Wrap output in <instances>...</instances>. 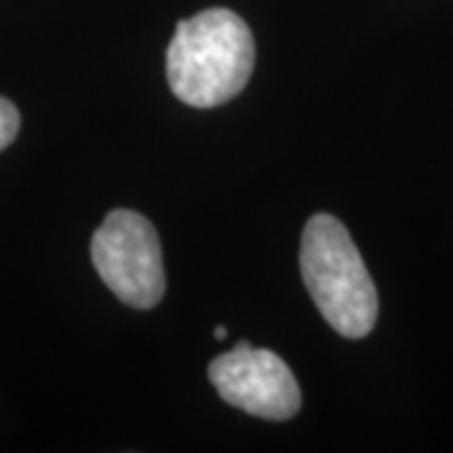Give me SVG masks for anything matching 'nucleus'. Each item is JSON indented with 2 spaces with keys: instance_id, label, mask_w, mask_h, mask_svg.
<instances>
[{
  "instance_id": "f257e3e1",
  "label": "nucleus",
  "mask_w": 453,
  "mask_h": 453,
  "mask_svg": "<svg viewBox=\"0 0 453 453\" xmlns=\"http://www.w3.org/2000/svg\"><path fill=\"white\" fill-rule=\"evenodd\" d=\"M255 68V38L242 18L210 8L177 26L166 49L172 94L195 109H214L242 91Z\"/></svg>"
},
{
  "instance_id": "f03ea898",
  "label": "nucleus",
  "mask_w": 453,
  "mask_h": 453,
  "mask_svg": "<svg viewBox=\"0 0 453 453\" xmlns=\"http://www.w3.org/2000/svg\"><path fill=\"white\" fill-rule=\"evenodd\" d=\"M300 267L323 318L342 338H365L378 318V292L348 229L330 214L310 217Z\"/></svg>"
},
{
  "instance_id": "7ed1b4c3",
  "label": "nucleus",
  "mask_w": 453,
  "mask_h": 453,
  "mask_svg": "<svg viewBox=\"0 0 453 453\" xmlns=\"http://www.w3.org/2000/svg\"><path fill=\"white\" fill-rule=\"evenodd\" d=\"M94 267L129 308L149 310L164 297L162 244L154 225L131 210L111 211L91 240Z\"/></svg>"
},
{
  "instance_id": "20e7f679",
  "label": "nucleus",
  "mask_w": 453,
  "mask_h": 453,
  "mask_svg": "<svg viewBox=\"0 0 453 453\" xmlns=\"http://www.w3.org/2000/svg\"><path fill=\"white\" fill-rule=\"evenodd\" d=\"M210 380L226 403L265 421H288L303 405L300 383L288 363L247 340L211 360Z\"/></svg>"
},
{
  "instance_id": "39448f33",
  "label": "nucleus",
  "mask_w": 453,
  "mask_h": 453,
  "mask_svg": "<svg viewBox=\"0 0 453 453\" xmlns=\"http://www.w3.org/2000/svg\"><path fill=\"white\" fill-rule=\"evenodd\" d=\"M18 129H20V113L8 98H0V151L16 139Z\"/></svg>"
},
{
  "instance_id": "423d86ee",
  "label": "nucleus",
  "mask_w": 453,
  "mask_h": 453,
  "mask_svg": "<svg viewBox=\"0 0 453 453\" xmlns=\"http://www.w3.org/2000/svg\"><path fill=\"white\" fill-rule=\"evenodd\" d=\"M214 338L225 340L226 338V327H222V325H217V327H214Z\"/></svg>"
}]
</instances>
